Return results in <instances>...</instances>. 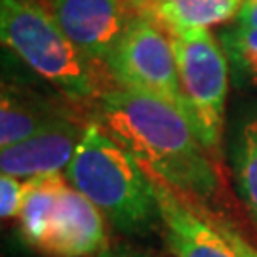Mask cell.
Returning <instances> with one entry per match:
<instances>
[{"label": "cell", "instance_id": "cell-8", "mask_svg": "<svg viewBox=\"0 0 257 257\" xmlns=\"http://www.w3.org/2000/svg\"><path fill=\"white\" fill-rule=\"evenodd\" d=\"M88 114H76L54 124L33 138L16 145L0 149L2 174L19 179H31L38 175L61 174L71 164L84 132L92 122Z\"/></svg>", "mask_w": 257, "mask_h": 257}, {"label": "cell", "instance_id": "cell-5", "mask_svg": "<svg viewBox=\"0 0 257 257\" xmlns=\"http://www.w3.org/2000/svg\"><path fill=\"white\" fill-rule=\"evenodd\" d=\"M107 71L114 86L170 103L181 110L193 126L172 42L153 19L138 16L132 21L110 55Z\"/></svg>", "mask_w": 257, "mask_h": 257}, {"label": "cell", "instance_id": "cell-16", "mask_svg": "<svg viewBox=\"0 0 257 257\" xmlns=\"http://www.w3.org/2000/svg\"><path fill=\"white\" fill-rule=\"evenodd\" d=\"M204 211H206V210H204ZM206 215H208L211 223H213V225L219 229L221 234L229 240V244L232 246V249L238 253V257H257V248H253L248 240L244 238L238 230L232 227V225H229L225 219H221L219 215L210 213V211H206Z\"/></svg>", "mask_w": 257, "mask_h": 257}, {"label": "cell", "instance_id": "cell-13", "mask_svg": "<svg viewBox=\"0 0 257 257\" xmlns=\"http://www.w3.org/2000/svg\"><path fill=\"white\" fill-rule=\"evenodd\" d=\"M232 168L240 198L257 225V103L240 114L232 138Z\"/></svg>", "mask_w": 257, "mask_h": 257}, {"label": "cell", "instance_id": "cell-9", "mask_svg": "<svg viewBox=\"0 0 257 257\" xmlns=\"http://www.w3.org/2000/svg\"><path fill=\"white\" fill-rule=\"evenodd\" d=\"M76 114H86V110L63 95H48L14 78H4L0 97V147L25 141Z\"/></svg>", "mask_w": 257, "mask_h": 257}, {"label": "cell", "instance_id": "cell-4", "mask_svg": "<svg viewBox=\"0 0 257 257\" xmlns=\"http://www.w3.org/2000/svg\"><path fill=\"white\" fill-rule=\"evenodd\" d=\"M174 48L177 73L193 126L208 151L219 145L229 93V59L210 29H179L166 33Z\"/></svg>", "mask_w": 257, "mask_h": 257}, {"label": "cell", "instance_id": "cell-1", "mask_svg": "<svg viewBox=\"0 0 257 257\" xmlns=\"http://www.w3.org/2000/svg\"><path fill=\"white\" fill-rule=\"evenodd\" d=\"M93 120L141 168L196 204L213 200L219 175L208 149L181 110L153 95L110 88L95 105Z\"/></svg>", "mask_w": 257, "mask_h": 257}, {"label": "cell", "instance_id": "cell-7", "mask_svg": "<svg viewBox=\"0 0 257 257\" xmlns=\"http://www.w3.org/2000/svg\"><path fill=\"white\" fill-rule=\"evenodd\" d=\"M160 210V229L174 257H238L202 206L151 175Z\"/></svg>", "mask_w": 257, "mask_h": 257}, {"label": "cell", "instance_id": "cell-10", "mask_svg": "<svg viewBox=\"0 0 257 257\" xmlns=\"http://www.w3.org/2000/svg\"><path fill=\"white\" fill-rule=\"evenodd\" d=\"M109 246L107 219L69 183L40 253L48 257H99Z\"/></svg>", "mask_w": 257, "mask_h": 257}, {"label": "cell", "instance_id": "cell-18", "mask_svg": "<svg viewBox=\"0 0 257 257\" xmlns=\"http://www.w3.org/2000/svg\"><path fill=\"white\" fill-rule=\"evenodd\" d=\"M236 19L240 25L257 29V0H242Z\"/></svg>", "mask_w": 257, "mask_h": 257}, {"label": "cell", "instance_id": "cell-17", "mask_svg": "<svg viewBox=\"0 0 257 257\" xmlns=\"http://www.w3.org/2000/svg\"><path fill=\"white\" fill-rule=\"evenodd\" d=\"M99 257H160L155 251H149L145 248H138V246H130V244H116V246H109V249Z\"/></svg>", "mask_w": 257, "mask_h": 257}, {"label": "cell", "instance_id": "cell-3", "mask_svg": "<svg viewBox=\"0 0 257 257\" xmlns=\"http://www.w3.org/2000/svg\"><path fill=\"white\" fill-rule=\"evenodd\" d=\"M0 38L59 95L95 112L103 93L114 88L109 74L84 57L67 38L48 6L37 0H0Z\"/></svg>", "mask_w": 257, "mask_h": 257}, {"label": "cell", "instance_id": "cell-15", "mask_svg": "<svg viewBox=\"0 0 257 257\" xmlns=\"http://www.w3.org/2000/svg\"><path fill=\"white\" fill-rule=\"evenodd\" d=\"M27 193V181L14 175H0V213L2 219H16L23 208Z\"/></svg>", "mask_w": 257, "mask_h": 257}, {"label": "cell", "instance_id": "cell-11", "mask_svg": "<svg viewBox=\"0 0 257 257\" xmlns=\"http://www.w3.org/2000/svg\"><path fill=\"white\" fill-rule=\"evenodd\" d=\"M242 0H139L141 16L164 33L179 29H210L238 16Z\"/></svg>", "mask_w": 257, "mask_h": 257}, {"label": "cell", "instance_id": "cell-2", "mask_svg": "<svg viewBox=\"0 0 257 257\" xmlns=\"http://www.w3.org/2000/svg\"><path fill=\"white\" fill-rule=\"evenodd\" d=\"M65 177L126 236L160 229V210L151 175L120 143L92 120Z\"/></svg>", "mask_w": 257, "mask_h": 257}, {"label": "cell", "instance_id": "cell-6", "mask_svg": "<svg viewBox=\"0 0 257 257\" xmlns=\"http://www.w3.org/2000/svg\"><path fill=\"white\" fill-rule=\"evenodd\" d=\"M48 10L76 50L107 74L120 38L141 16L139 0H48Z\"/></svg>", "mask_w": 257, "mask_h": 257}, {"label": "cell", "instance_id": "cell-14", "mask_svg": "<svg viewBox=\"0 0 257 257\" xmlns=\"http://www.w3.org/2000/svg\"><path fill=\"white\" fill-rule=\"evenodd\" d=\"M221 46L240 86L257 90V29L232 25L221 33Z\"/></svg>", "mask_w": 257, "mask_h": 257}, {"label": "cell", "instance_id": "cell-12", "mask_svg": "<svg viewBox=\"0 0 257 257\" xmlns=\"http://www.w3.org/2000/svg\"><path fill=\"white\" fill-rule=\"evenodd\" d=\"M25 181H27V193L18 217L19 229L29 246L40 251L46 244L69 181L65 174L38 175Z\"/></svg>", "mask_w": 257, "mask_h": 257}]
</instances>
